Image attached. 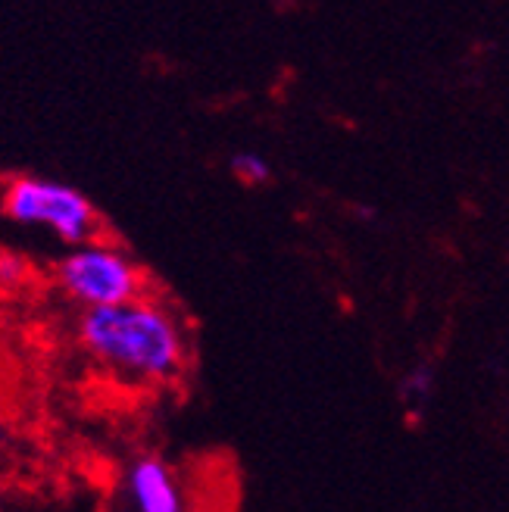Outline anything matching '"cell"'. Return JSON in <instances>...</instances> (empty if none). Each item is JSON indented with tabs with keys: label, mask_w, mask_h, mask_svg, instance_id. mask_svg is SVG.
Returning a JSON list of instances; mask_svg holds the SVG:
<instances>
[{
	"label": "cell",
	"mask_w": 509,
	"mask_h": 512,
	"mask_svg": "<svg viewBox=\"0 0 509 512\" xmlns=\"http://www.w3.org/2000/svg\"><path fill=\"white\" fill-rule=\"evenodd\" d=\"M431 391H435V369L428 363L410 369L400 381V400L406 403V409H419L431 397Z\"/></svg>",
	"instance_id": "obj_6"
},
{
	"label": "cell",
	"mask_w": 509,
	"mask_h": 512,
	"mask_svg": "<svg viewBox=\"0 0 509 512\" xmlns=\"http://www.w3.org/2000/svg\"><path fill=\"white\" fill-rule=\"evenodd\" d=\"M0 213L19 225L47 228L57 241L79 247L100 241L104 219L94 203L72 185L38 175H16L0 185Z\"/></svg>",
	"instance_id": "obj_2"
},
{
	"label": "cell",
	"mask_w": 509,
	"mask_h": 512,
	"mask_svg": "<svg viewBox=\"0 0 509 512\" xmlns=\"http://www.w3.org/2000/svg\"><path fill=\"white\" fill-rule=\"evenodd\" d=\"M57 288L82 310H107L147 297V272L129 250L113 241L69 247L54 266Z\"/></svg>",
	"instance_id": "obj_3"
},
{
	"label": "cell",
	"mask_w": 509,
	"mask_h": 512,
	"mask_svg": "<svg viewBox=\"0 0 509 512\" xmlns=\"http://www.w3.org/2000/svg\"><path fill=\"white\" fill-rule=\"evenodd\" d=\"M75 338L97 366L132 384H169L188 369V331L157 294L107 310H82Z\"/></svg>",
	"instance_id": "obj_1"
},
{
	"label": "cell",
	"mask_w": 509,
	"mask_h": 512,
	"mask_svg": "<svg viewBox=\"0 0 509 512\" xmlns=\"http://www.w3.org/2000/svg\"><path fill=\"white\" fill-rule=\"evenodd\" d=\"M232 175L238 178L241 185L257 188V185H266L272 178V166L257 150H238L232 157Z\"/></svg>",
	"instance_id": "obj_5"
},
{
	"label": "cell",
	"mask_w": 509,
	"mask_h": 512,
	"mask_svg": "<svg viewBox=\"0 0 509 512\" xmlns=\"http://www.w3.org/2000/svg\"><path fill=\"white\" fill-rule=\"evenodd\" d=\"M125 500L132 512H188L182 481L166 459L147 453L125 469Z\"/></svg>",
	"instance_id": "obj_4"
}]
</instances>
